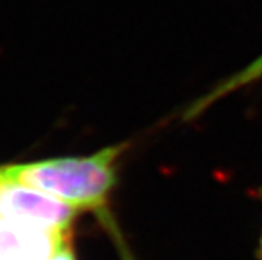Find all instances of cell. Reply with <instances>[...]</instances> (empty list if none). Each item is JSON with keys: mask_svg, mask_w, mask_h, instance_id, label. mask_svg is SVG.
Returning <instances> with one entry per match:
<instances>
[{"mask_svg": "<svg viewBox=\"0 0 262 260\" xmlns=\"http://www.w3.org/2000/svg\"><path fill=\"white\" fill-rule=\"evenodd\" d=\"M123 146L105 148L86 157L51 158L0 168L5 177L38 188L73 208L104 214L116 183Z\"/></svg>", "mask_w": 262, "mask_h": 260, "instance_id": "obj_1", "label": "cell"}, {"mask_svg": "<svg viewBox=\"0 0 262 260\" xmlns=\"http://www.w3.org/2000/svg\"><path fill=\"white\" fill-rule=\"evenodd\" d=\"M76 208L0 173V218L47 232L69 233Z\"/></svg>", "mask_w": 262, "mask_h": 260, "instance_id": "obj_2", "label": "cell"}, {"mask_svg": "<svg viewBox=\"0 0 262 260\" xmlns=\"http://www.w3.org/2000/svg\"><path fill=\"white\" fill-rule=\"evenodd\" d=\"M69 233L47 232L0 218V260H51Z\"/></svg>", "mask_w": 262, "mask_h": 260, "instance_id": "obj_3", "label": "cell"}, {"mask_svg": "<svg viewBox=\"0 0 262 260\" xmlns=\"http://www.w3.org/2000/svg\"><path fill=\"white\" fill-rule=\"evenodd\" d=\"M259 77H262V55L259 58H256L251 64H248L247 67H244L241 73H237L235 76H232L231 79H228L222 85H219L213 91H210L209 94H206V96L201 101H198L192 107V110L188 111V116L198 114L200 111H203L210 104H213L215 101L222 99L223 96H226V94L232 92L234 89H239L241 86H245V85L254 82Z\"/></svg>", "mask_w": 262, "mask_h": 260, "instance_id": "obj_4", "label": "cell"}, {"mask_svg": "<svg viewBox=\"0 0 262 260\" xmlns=\"http://www.w3.org/2000/svg\"><path fill=\"white\" fill-rule=\"evenodd\" d=\"M51 260H76V255H74V251L71 248V243L64 245L63 248H60Z\"/></svg>", "mask_w": 262, "mask_h": 260, "instance_id": "obj_5", "label": "cell"}, {"mask_svg": "<svg viewBox=\"0 0 262 260\" xmlns=\"http://www.w3.org/2000/svg\"><path fill=\"white\" fill-rule=\"evenodd\" d=\"M259 257H260V260H262V239H260V249H259Z\"/></svg>", "mask_w": 262, "mask_h": 260, "instance_id": "obj_6", "label": "cell"}]
</instances>
